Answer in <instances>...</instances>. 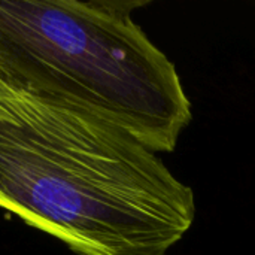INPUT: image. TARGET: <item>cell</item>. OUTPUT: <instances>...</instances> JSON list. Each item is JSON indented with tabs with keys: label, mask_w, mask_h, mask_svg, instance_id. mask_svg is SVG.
Masks as SVG:
<instances>
[{
	"label": "cell",
	"mask_w": 255,
	"mask_h": 255,
	"mask_svg": "<svg viewBox=\"0 0 255 255\" xmlns=\"http://www.w3.org/2000/svg\"><path fill=\"white\" fill-rule=\"evenodd\" d=\"M0 208L78 255H166L191 187L120 124L0 76Z\"/></svg>",
	"instance_id": "cell-1"
},
{
	"label": "cell",
	"mask_w": 255,
	"mask_h": 255,
	"mask_svg": "<svg viewBox=\"0 0 255 255\" xmlns=\"http://www.w3.org/2000/svg\"><path fill=\"white\" fill-rule=\"evenodd\" d=\"M149 0H0V76L112 120L155 154L193 120L175 64L134 22Z\"/></svg>",
	"instance_id": "cell-2"
}]
</instances>
